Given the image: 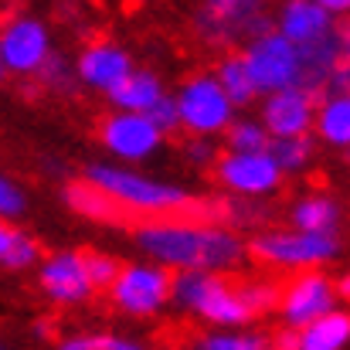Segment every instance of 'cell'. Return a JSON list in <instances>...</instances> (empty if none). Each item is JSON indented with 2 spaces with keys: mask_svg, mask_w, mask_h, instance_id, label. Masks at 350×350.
I'll use <instances>...</instances> for the list:
<instances>
[{
  "mask_svg": "<svg viewBox=\"0 0 350 350\" xmlns=\"http://www.w3.org/2000/svg\"><path fill=\"white\" fill-rule=\"evenodd\" d=\"M133 245L136 252H143V258H153L170 272L180 269L234 272L248 255V241L238 234V228L225 221H201L191 215L143 218L133 228Z\"/></svg>",
  "mask_w": 350,
  "mask_h": 350,
  "instance_id": "1",
  "label": "cell"
},
{
  "mask_svg": "<svg viewBox=\"0 0 350 350\" xmlns=\"http://www.w3.org/2000/svg\"><path fill=\"white\" fill-rule=\"evenodd\" d=\"M82 177L99 184L129 218H163V215H187L194 211V198L187 187L146 177L133 170V163L119 160H92L82 167Z\"/></svg>",
  "mask_w": 350,
  "mask_h": 350,
  "instance_id": "2",
  "label": "cell"
},
{
  "mask_svg": "<svg viewBox=\"0 0 350 350\" xmlns=\"http://www.w3.org/2000/svg\"><path fill=\"white\" fill-rule=\"evenodd\" d=\"M174 310L208 323V327H248L258 320L245 286L232 282L228 272L180 269L174 272Z\"/></svg>",
  "mask_w": 350,
  "mask_h": 350,
  "instance_id": "3",
  "label": "cell"
},
{
  "mask_svg": "<svg viewBox=\"0 0 350 350\" xmlns=\"http://www.w3.org/2000/svg\"><path fill=\"white\" fill-rule=\"evenodd\" d=\"M344 252L337 232H306V228H286V232H262L248 241V255L269 269H323L337 262Z\"/></svg>",
  "mask_w": 350,
  "mask_h": 350,
  "instance_id": "4",
  "label": "cell"
},
{
  "mask_svg": "<svg viewBox=\"0 0 350 350\" xmlns=\"http://www.w3.org/2000/svg\"><path fill=\"white\" fill-rule=\"evenodd\" d=\"M269 0H198L194 34L211 48H238L248 38L275 27V17L265 14Z\"/></svg>",
  "mask_w": 350,
  "mask_h": 350,
  "instance_id": "5",
  "label": "cell"
},
{
  "mask_svg": "<svg viewBox=\"0 0 350 350\" xmlns=\"http://www.w3.org/2000/svg\"><path fill=\"white\" fill-rule=\"evenodd\" d=\"M180 126L187 136H225L234 122V99L215 72H194L177 85Z\"/></svg>",
  "mask_w": 350,
  "mask_h": 350,
  "instance_id": "6",
  "label": "cell"
},
{
  "mask_svg": "<svg viewBox=\"0 0 350 350\" xmlns=\"http://www.w3.org/2000/svg\"><path fill=\"white\" fill-rule=\"evenodd\" d=\"M109 299L122 317L153 320L167 306H174V272L153 258L129 262L109 286Z\"/></svg>",
  "mask_w": 350,
  "mask_h": 350,
  "instance_id": "7",
  "label": "cell"
},
{
  "mask_svg": "<svg viewBox=\"0 0 350 350\" xmlns=\"http://www.w3.org/2000/svg\"><path fill=\"white\" fill-rule=\"evenodd\" d=\"M241 55H245L262 96L303 82V48L293 38H286L279 27H269V31L248 38L241 44Z\"/></svg>",
  "mask_w": 350,
  "mask_h": 350,
  "instance_id": "8",
  "label": "cell"
},
{
  "mask_svg": "<svg viewBox=\"0 0 350 350\" xmlns=\"http://www.w3.org/2000/svg\"><path fill=\"white\" fill-rule=\"evenodd\" d=\"M215 180L238 198H269L286 180L272 150H225L215 163Z\"/></svg>",
  "mask_w": 350,
  "mask_h": 350,
  "instance_id": "9",
  "label": "cell"
},
{
  "mask_svg": "<svg viewBox=\"0 0 350 350\" xmlns=\"http://www.w3.org/2000/svg\"><path fill=\"white\" fill-rule=\"evenodd\" d=\"M99 143L119 163H146L167 143V133L153 122L150 113L113 109V116L99 122Z\"/></svg>",
  "mask_w": 350,
  "mask_h": 350,
  "instance_id": "10",
  "label": "cell"
},
{
  "mask_svg": "<svg viewBox=\"0 0 350 350\" xmlns=\"http://www.w3.org/2000/svg\"><path fill=\"white\" fill-rule=\"evenodd\" d=\"M51 34L44 21L31 14H14L0 31V68L17 79H34L51 58Z\"/></svg>",
  "mask_w": 350,
  "mask_h": 350,
  "instance_id": "11",
  "label": "cell"
},
{
  "mask_svg": "<svg viewBox=\"0 0 350 350\" xmlns=\"http://www.w3.org/2000/svg\"><path fill=\"white\" fill-rule=\"evenodd\" d=\"M340 303V293H337V279H330L323 269H299L286 286H282V296H279V320L286 327H296L303 330L306 323H313L317 317H323L327 310H334Z\"/></svg>",
  "mask_w": 350,
  "mask_h": 350,
  "instance_id": "12",
  "label": "cell"
},
{
  "mask_svg": "<svg viewBox=\"0 0 350 350\" xmlns=\"http://www.w3.org/2000/svg\"><path fill=\"white\" fill-rule=\"evenodd\" d=\"M38 289L44 293V299L58 306H82L96 293V282L89 275V258L72 248L48 255L38 265Z\"/></svg>",
  "mask_w": 350,
  "mask_h": 350,
  "instance_id": "13",
  "label": "cell"
},
{
  "mask_svg": "<svg viewBox=\"0 0 350 350\" xmlns=\"http://www.w3.org/2000/svg\"><path fill=\"white\" fill-rule=\"evenodd\" d=\"M317 106H320L317 92H310L303 85H289V89L265 92L258 99V116L269 126L272 139L275 136H306L317 129Z\"/></svg>",
  "mask_w": 350,
  "mask_h": 350,
  "instance_id": "14",
  "label": "cell"
},
{
  "mask_svg": "<svg viewBox=\"0 0 350 350\" xmlns=\"http://www.w3.org/2000/svg\"><path fill=\"white\" fill-rule=\"evenodd\" d=\"M75 68H79V79H82L85 89H96V92L109 96L133 72V58H129L126 48H119L113 41H92V44H85L79 51Z\"/></svg>",
  "mask_w": 350,
  "mask_h": 350,
  "instance_id": "15",
  "label": "cell"
},
{
  "mask_svg": "<svg viewBox=\"0 0 350 350\" xmlns=\"http://www.w3.org/2000/svg\"><path fill=\"white\" fill-rule=\"evenodd\" d=\"M275 27L293 38L296 44H313L340 27V17L330 14L320 0H279L275 7Z\"/></svg>",
  "mask_w": 350,
  "mask_h": 350,
  "instance_id": "16",
  "label": "cell"
},
{
  "mask_svg": "<svg viewBox=\"0 0 350 350\" xmlns=\"http://www.w3.org/2000/svg\"><path fill=\"white\" fill-rule=\"evenodd\" d=\"M303 48V89L323 96L334 89V79L344 65V51H340V34H327L313 44H299Z\"/></svg>",
  "mask_w": 350,
  "mask_h": 350,
  "instance_id": "17",
  "label": "cell"
},
{
  "mask_svg": "<svg viewBox=\"0 0 350 350\" xmlns=\"http://www.w3.org/2000/svg\"><path fill=\"white\" fill-rule=\"evenodd\" d=\"M62 198H65V204L79 215V218H85V221H99V225H119V221H126L129 215L119 208L116 201L99 187V184H92L89 177H82V180H72V184H65L62 187Z\"/></svg>",
  "mask_w": 350,
  "mask_h": 350,
  "instance_id": "18",
  "label": "cell"
},
{
  "mask_svg": "<svg viewBox=\"0 0 350 350\" xmlns=\"http://www.w3.org/2000/svg\"><path fill=\"white\" fill-rule=\"evenodd\" d=\"M317 139L330 150H347L350 146V89H330L320 96L317 106Z\"/></svg>",
  "mask_w": 350,
  "mask_h": 350,
  "instance_id": "19",
  "label": "cell"
},
{
  "mask_svg": "<svg viewBox=\"0 0 350 350\" xmlns=\"http://www.w3.org/2000/svg\"><path fill=\"white\" fill-rule=\"evenodd\" d=\"M163 82L160 75L146 72V68H133L116 89L106 96L113 103V109H129V113H150L160 99H163Z\"/></svg>",
  "mask_w": 350,
  "mask_h": 350,
  "instance_id": "20",
  "label": "cell"
},
{
  "mask_svg": "<svg viewBox=\"0 0 350 350\" xmlns=\"http://www.w3.org/2000/svg\"><path fill=\"white\" fill-rule=\"evenodd\" d=\"M350 344V310L334 306L299 330V350H344Z\"/></svg>",
  "mask_w": 350,
  "mask_h": 350,
  "instance_id": "21",
  "label": "cell"
},
{
  "mask_svg": "<svg viewBox=\"0 0 350 350\" xmlns=\"http://www.w3.org/2000/svg\"><path fill=\"white\" fill-rule=\"evenodd\" d=\"M215 75L221 79V85L228 89V96L234 99V106H238V109H245V106H252V103H258V99H262V92H258V85H255V75H252V68H248V62H245L241 48H238V51L228 48V51L218 58Z\"/></svg>",
  "mask_w": 350,
  "mask_h": 350,
  "instance_id": "22",
  "label": "cell"
},
{
  "mask_svg": "<svg viewBox=\"0 0 350 350\" xmlns=\"http://www.w3.org/2000/svg\"><path fill=\"white\" fill-rule=\"evenodd\" d=\"M289 225L306 232H337L340 228V204L327 194H306L289 208Z\"/></svg>",
  "mask_w": 350,
  "mask_h": 350,
  "instance_id": "23",
  "label": "cell"
},
{
  "mask_svg": "<svg viewBox=\"0 0 350 350\" xmlns=\"http://www.w3.org/2000/svg\"><path fill=\"white\" fill-rule=\"evenodd\" d=\"M0 265L7 272H27L34 265H41V245L34 234L17 228L14 221H7L0 228Z\"/></svg>",
  "mask_w": 350,
  "mask_h": 350,
  "instance_id": "24",
  "label": "cell"
},
{
  "mask_svg": "<svg viewBox=\"0 0 350 350\" xmlns=\"http://www.w3.org/2000/svg\"><path fill=\"white\" fill-rule=\"evenodd\" d=\"M194 347L201 350H269L272 337L265 330H252V327H208Z\"/></svg>",
  "mask_w": 350,
  "mask_h": 350,
  "instance_id": "25",
  "label": "cell"
},
{
  "mask_svg": "<svg viewBox=\"0 0 350 350\" xmlns=\"http://www.w3.org/2000/svg\"><path fill=\"white\" fill-rule=\"evenodd\" d=\"M313 136L317 133H306V136H275L272 139L269 150L279 160V167H282L286 177H299V174H306L313 167V160H317V139Z\"/></svg>",
  "mask_w": 350,
  "mask_h": 350,
  "instance_id": "26",
  "label": "cell"
},
{
  "mask_svg": "<svg viewBox=\"0 0 350 350\" xmlns=\"http://www.w3.org/2000/svg\"><path fill=\"white\" fill-rule=\"evenodd\" d=\"M221 139H225V150H269L272 146V133L262 119H234Z\"/></svg>",
  "mask_w": 350,
  "mask_h": 350,
  "instance_id": "27",
  "label": "cell"
},
{
  "mask_svg": "<svg viewBox=\"0 0 350 350\" xmlns=\"http://www.w3.org/2000/svg\"><path fill=\"white\" fill-rule=\"evenodd\" d=\"M34 79H38V85H41V89L58 92V96L75 92V82H82V79H79V68H72V62H68V58H62L58 51H51V58L41 65V72H38Z\"/></svg>",
  "mask_w": 350,
  "mask_h": 350,
  "instance_id": "28",
  "label": "cell"
},
{
  "mask_svg": "<svg viewBox=\"0 0 350 350\" xmlns=\"http://www.w3.org/2000/svg\"><path fill=\"white\" fill-rule=\"evenodd\" d=\"M139 340L116 337V334H72L62 340V350H139Z\"/></svg>",
  "mask_w": 350,
  "mask_h": 350,
  "instance_id": "29",
  "label": "cell"
},
{
  "mask_svg": "<svg viewBox=\"0 0 350 350\" xmlns=\"http://www.w3.org/2000/svg\"><path fill=\"white\" fill-rule=\"evenodd\" d=\"M218 136H187V143L180 146V157L191 170H215L218 163Z\"/></svg>",
  "mask_w": 350,
  "mask_h": 350,
  "instance_id": "30",
  "label": "cell"
},
{
  "mask_svg": "<svg viewBox=\"0 0 350 350\" xmlns=\"http://www.w3.org/2000/svg\"><path fill=\"white\" fill-rule=\"evenodd\" d=\"M0 215H3V221H21L27 215V191L14 177L0 180Z\"/></svg>",
  "mask_w": 350,
  "mask_h": 350,
  "instance_id": "31",
  "label": "cell"
},
{
  "mask_svg": "<svg viewBox=\"0 0 350 350\" xmlns=\"http://www.w3.org/2000/svg\"><path fill=\"white\" fill-rule=\"evenodd\" d=\"M85 258H89V275H92L96 289H109L116 282V275L122 272V262L106 255V252H85Z\"/></svg>",
  "mask_w": 350,
  "mask_h": 350,
  "instance_id": "32",
  "label": "cell"
},
{
  "mask_svg": "<svg viewBox=\"0 0 350 350\" xmlns=\"http://www.w3.org/2000/svg\"><path fill=\"white\" fill-rule=\"evenodd\" d=\"M150 116H153V122H157L167 136H174L177 129H184V126H180V106H177V96H174V92H167V96L150 109Z\"/></svg>",
  "mask_w": 350,
  "mask_h": 350,
  "instance_id": "33",
  "label": "cell"
},
{
  "mask_svg": "<svg viewBox=\"0 0 350 350\" xmlns=\"http://www.w3.org/2000/svg\"><path fill=\"white\" fill-rule=\"evenodd\" d=\"M272 347H279V350H299V330L282 323V330H275V337H272Z\"/></svg>",
  "mask_w": 350,
  "mask_h": 350,
  "instance_id": "34",
  "label": "cell"
},
{
  "mask_svg": "<svg viewBox=\"0 0 350 350\" xmlns=\"http://www.w3.org/2000/svg\"><path fill=\"white\" fill-rule=\"evenodd\" d=\"M337 34H340V51H344V62L350 65V17H340Z\"/></svg>",
  "mask_w": 350,
  "mask_h": 350,
  "instance_id": "35",
  "label": "cell"
},
{
  "mask_svg": "<svg viewBox=\"0 0 350 350\" xmlns=\"http://www.w3.org/2000/svg\"><path fill=\"white\" fill-rule=\"evenodd\" d=\"M330 14H337V17H350V0H320Z\"/></svg>",
  "mask_w": 350,
  "mask_h": 350,
  "instance_id": "36",
  "label": "cell"
},
{
  "mask_svg": "<svg viewBox=\"0 0 350 350\" xmlns=\"http://www.w3.org/2000/svg\"><path fill=\"white\" fill-rule=\"evenodd\" d=\"M334 89H350V65L347 62L340 65V72H337V79H334Z\"/></svg>",
  "mask_w": 350,
  "mask_h": 350,
  "instance_id": "37",
  "label": "cell"
},
{
  "mask_svg": "<svg viewBox=\"0 0 350 350\" xmlns=\"http://www.w3.org/2000/svg\"><path fill=\"white\" fill-rule=\"evenodd\" d=\"M337 293H340V299H344V303H350V269L337 279Z\"/></svg>",
  "mask_w": 350,
  "mask_h": 350,
  "instance_id": "38",
  "label": "cell"
},
{
  "mask_svg": "<svg viewBox=\"0 0 350 350\" xmlns=\"http://www.w3.org/2000/svg\"><path fill=\"white\" fill-rule=\"evenodd\" d=\"M48 323H34V340H48Z\"/></svg>",
  "mask_w": 350,
  "mask_h": 350,
  "instance_id": "39",
  "label": "cell"
},
{
  "mask_svg": "<svg viewBox=\"0 0 350 350\" xmlns=\"http://www.w3.org/2000/svg\"><path fill=\"white\" fill-rule=\"evenodd\" d=\"M344 160H347V163H350V146H347V150H344Z\"/></svg>",
  "mask_w": 350,
  "mask_h": 350,
  "instance_id": "40",
  "label": "cell"
}]
</instances>
